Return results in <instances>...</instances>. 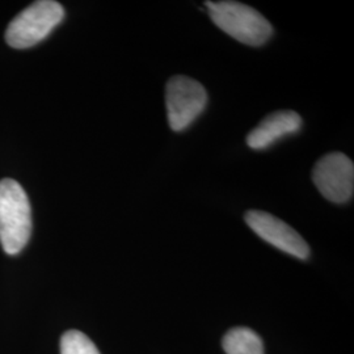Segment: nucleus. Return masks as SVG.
<instances>
[{"mask_svg": "<svg viewBox=\"0 0 354 354\" xmlns=\"http://www.w3.org/2000/svg\"><path fill=\"white\" fill-rule=\"evenodd\" d=\"M209 16L228 36L248 46H261L273 35V26L259 11L239 1H206Z\"/></svg>", "mask_w": 354, "mask_h": 354, "instance_id": "1", "label": "nucleus"}, {"mask_svg": "<svg viewBox=\"0 0 354 354\" xmlns=\"http://www.w3.org/2000/svg\"><path fill=\"white\" fill-rule=\"evenodd\" d=\"M302 127V117L294 111H279L266 118L247 136V145L253 150H264L277 140L295 134Z\"/></svg>", "mask_w": 354, "mask_h": 354, "instance_id": "7", "label": "nucleus"}, {"mask_svg": "<svg viewBox=\"0 0 354 354\" xmlns=\"http://www.w3.org/2000/svg\"><path fill=\"white\" fill-rule=\"evenodd\" d=\"M32 232V210L24 188L12 178L0 181V243L8 254L20 252Z\"/></svg>", "mask_w": 354, "mask_h": 354, "instance_id": "2", "label": "nucleus"}, {"mask_svg": "<svg viewBox=\"0 0 354 354\" xmlns=\"http://www.w3.org/2000/svg\"><path fill=\"white\" fill-rule=\"evenodd\" d=\"M222 346L227 354H264L261 337L245 327L230 329L223 337Z\"/></svg>", "mask_w": 354, "mask_h": 354, "instance_id": "8", "label": "nucleus"}, {"mask_svg": "<svg viewBox=\"0 0 354 354\" xmlns=\"http://www.w3.org/2000/svg\"><path fill=\"white\" fill-rule=\"evenodd\" d=\"M313 181L330 203H348L353 197V162L342 152H329L317 160L313 169Z\"/></svg>", "mask_w": 354, "mask_h": 354, "instance_id": "5", "label": "nucleus"}, {"mask_svg": "<svg viewBox=\"0 0 354 354\" xmlns=\"http://www.w3.org/2000/svg\"><path fill=\"white\" fill-rule=\"evenodd\" d=\"M62 354H100L88 336L80 330H67L61 340Z\"/></svg>", "mask_w": 354, "mask_h": 354, "instance_id": "9", "label": "nucleus"}, {"mask_svg": "<svg viewBox=\"0 0 354 354\" xmlns=\"http://www.w3.org/2000/svg\"><path fill=\"white\" fill-rule=\"evenodd\" d=\"M244 219L263 241L279 251L301 260L310 257V247L304 238L277 216L261 210H250L244 215Z\"/></svg>", "mask_w": 354, "mask_h": 354, "instance_id": "6", "label": "nucleus"}, {"mask_svg": "<svg viewBox=\"0 0 354 354\" xmlns=\"http://www.w3.org/2000/svg\"><path fill=\"white\" fill-rule=\"evenodd\" d=\"M64 17V7L58 1H35L10 23L6 41L15 49L32 48L48 37Z\"/></svg>", "mask_w": 354, "mask_h": 354, "instance_id": "3", "label": "nucleus"}, {"mask_svg": "<svg viewBox=\"0 0 354 354\" xmlns=\"http://www.w3.org/2000/svg\"><path fill=\"white\" fill-rule=\"evenodd\" d=\"M207 104V92L200 82L189 76H172L165 86L168 125L174 131L189 127Z\"/></svg>", "mask_w": 354, "mask_h": 354, "instance_id": "4", "label": "nucleus"}]
</instances>
